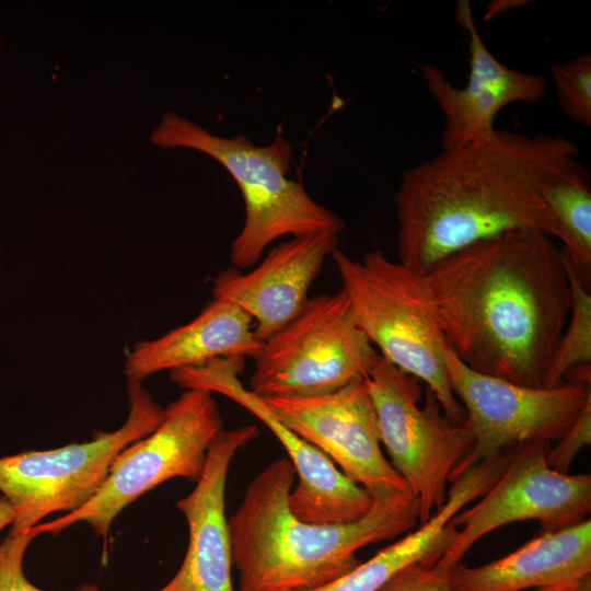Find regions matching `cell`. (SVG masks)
<instances>
[{
  "label": "cell",
  "instance_id": "f1b7e54d",
  "mask_svg": "<svg viewBox=\"0 0 591 591\" xmlns=\"http://www.w3.org/2000/svg\"><path fill=\"white\" fill-rule=\"evenodd\" d=\"M569 591H591V575L578 580Z\"/></svg>",
  "mask_w": 591,
  "mask_h": 591
},
{
  "label": "cell",
  "instance_id": "5bb4252c",
  "mask_svg": "<svg viewBox=\"0 0 591 591\" xmlns=\"http://www.w3.org/2000/svg\"><path fill=\"white\" fill-rule=\"evenodd\" d=\"M259 434L255 425L222 429L211 442L201 476L177 509L188 526V546L177 572L155 591H235L225 517V485L240 449Z\"/></svg>",
  "mask_w": 591,
  "mask_h": 591
},
{
  "label": "cell",
  "instance_id": "8992f818",
  "mask_svg": "<svg viewBox=\"0 0 591 591\" xmlns=\"http://www.w3.org/2000/svg\"><path fill=\"white\" fill-rule=\"evenodd\" d=\"M127 418L114 431H97L82 443L0 457V493L14 510L10 534L84 506L105 482L115 457L161 424L164 408L141 381L127 380Z\"/></svg>",
  "mask_w": 591,
  "mask_h": 591
},
{
  "label": "cell",
  "instance_id": "9c48e42d",
  "mask_svg": "<svg viewBox=\"0 0 591 591\" xmlns=\"http://www.w3.org/2000/svg\"><path fill=\"white\" fill-rule=\"evenodd\" d=\"M445 367L473 437L451 483L477 463L519 445L558 441L591 399V366L570 371L555 386H525L472 370L447 344Z\"/></svg>",
  "mask_w": 591,
  "mask_h": 591
},
{
  "label": "cell",
  "instance_id": "83f0119b",
  "mask_svg": "<svg viewBox=\"0 0 591 591\" xmlns=\"http://www.w3.org/2000/svg\"><path fill=\"white\" fill-rule=\"evenodd\" d=\"M14 521V510L10 502L0 496V531L10 525Z\"/></svg>",
  "mask_w": 591,
  "mask_h": 591
},
{
  "label": "cell",
  "instance_id": "2e32d148",
  "mask_svg": "<svg viewBox=\"0 0 591 591\" xmlns=\"http://www.w3.org/2000/svg\"><path fill=\"white\" fill-rule=\"evenodd\" d=\"M591 575V520L540 533L520 548L478 567L461 563L449 579L454 591H522L572 586Z\"/></svg>",
  "mask_w": 591,
  "mask_h": 591
},
{
  "label": "cell",
  "instance_id": "e0dca14e",
  "mask_svg": "<svg viewBox=\"0 0 591 591\" xmlns=\"http://www.w3.org/2000/svg\"><path fill=\"white\" fill-rule=\"evenodd\" d=\"M252 318L239 306L212 299L188 323L152 339H143L126 354L127 380L143 381L162 372L196 367L220 358L254 357L260 341Z\"/></svg>",
  "mask_w": 591,
  "mask_h": 591
},
{
  "label": "cell",
  "instance_id": "ac0fdd59",
  "mask_svg": "<svg viewBox=\"0 0 591 591\" xmlns=\"http://www.w3.org/2000/svg\"><path fill=\"white\" fill-rule=\"evenodd\" d=\"M506 464L507 454L502 453L470 467L452 482L443 507L418 530L387 545L337 580L309 591H376L407 566L436 565L457 532L450 523L451 518L482 497L497 480Z\"/></svg>",
  "mask_w": 591,
  "mask_h": 591
},
{
  "label": "cell",
  "instance_id": "277c9868",
  "mask_svg": "<svg viewBox=\"0 0 591 591\" xmlns=\"http://www.w3.org/2000/svg\"><path fill=\"white\" fill-rule=\"evenodd\" d=\"M150 141L161 149L186 148L205 153L237 184L245 218L230 248L234 268L255 266L267 246L282 236L323 231L338 234L346 227L339 216L313 200L301 183L287 176L292 147L280 134L266 146H255L245 135L217 136L167 112L152 129Z\"/></svg>",
  "mask_w": 591,
  "mask_h": 591
},
{
  "label": "cell",
  "instance_id": "52a82bcc",
  "mask_svg": "<svg viewBox=\"0 0 591 591\" xmlns=\"http://www.w3.org/2000/svg\"><path fill=\"white\" fill-rule=\"evenodd\" d=\"M222 429L212 393L185 390L164 407L163 420L151 433L115 457L94 497L73 512L31 528L32 532L56 535L85 522L97 536L106 537L116 517L158 485L176 477L197 483L208 449Z\"/></svg>",
  "mask_w": 591,
  "mask_h": 591
},
{
  "label": "cell",
  "instance_id": "3957f363",
  "mask_svg": "<svg viewBox=\"0 0 591 591\" xmlns=\"http://www.w3.org/2000/svg\"><path fill=\"white\" fill-rule=\"evenodd\" d=\"M296 473L289 460L266 465L247 485L229 517L236 591H309L355 569L357 552L392 540L419 523L418 498L408 489L374 499L369 512L347 523L313 524L299 520L288 497Z\"/></svg>",
  "mask_w": 591,
  "mask_h": 591
},
{
  "label": "cell",
  "instance_id": "7a4b0ae2",
  "mask_svg": "<svg viewBox=\"0 0 591 591\" xmlns=\"http://www.w3.org/2000/svg\"><path fill=\"white\" fill-rule=\"evenodd\" d=\"M577 157L578 148L564 136L496 129L408 169L394 195L398 262L425 275L445 257L506 232L560 241L541 189Z\"/></svg>",
  "mask_w": 591,
  "mask_h": 591
},
{
  "label": "cell",
  "instance_id": "603a6c76",
  "mask_svg": "<svg viewBox=\"0 0 591 591\" xmlns=\"http://www.w3.org/2000/svg\"><path fill=\"white\" fill-rule=\"evenodd\" d=\"M564 113L583 127H591V56L579 55L549 68Z\"/></svg>",
  "mask_w": 591,
  "mask_h": 591
},
{
  "label": "cell",
  "instance_id": "4fadbf2b",
  "mask_svg": "<svg viewBox=\"0 0 591 591\" xmlns=\"http://www.w3.org/2000/svg\"><path fill=\"white\" fill-rule=\"evenodd\" d=\"M262 398L285 425L322 451L373 500L409 489L383 455L366 379L321 396Z\"/></svg>",
  "mask_w": 591,
  "mask_h": 591
},
{
  "label": "cell",
  "instance_id": "5b68a950",
  "mask_svg": "<svg viewBox=\"0 0 591 591\" xmlns=\"http://www.w3.org/2000/svg\"><path fill=\"white\" fill-rule=\"evenodd\" d=\"M332 257L357 322L378 354L425 382L445 417L463 424L465 413L445 367L447 341L429 306L421 275L380 250L357 260L337 248Z\"/></svg>",
  "mask_w": 591,
  "mask_h": 591
},
{
  "label": "cell",
  "instance_id": "7c38bea8",
  "mask_svg": "<svg viewBox=\"0 0 591 591\" xmlns=\"http://www.w3.org/2000/svg\"><path fill=\"white\" fill-rule=\"evenodd\" d=\"M244 358H220L170 372L184 390L218 393L259 419L278 439L293 466L298 484L289 497L291 512L313 524L356 521L369 512L372 496L350 480L322 451L285 425L265 401L240 381Z\"/></svg>",
  "mask_w": 591,
  "mask_h": 591
},
{
  "label": "cell",
  "instance_id": "7402d4cb",
  "mask_svg": "<svg viewBox=\"0 0 591 591\" xmlns=\"http://www.w3.org/2000/svg\"><path fill=\"white\" fill-rule=\"evenodd\" d=\"M564 259L571 289V306L568 322L547 371L544 386L558 385L564 382L566 375L573 369L591 366L590 288L580 281L565 256Z\"/></svg>",
  "mask_w": 591,
  "mask_h": 591
},
{
  "label": "cell",
  "instance_id": "d4e9b609",
  "mask_svg": "<svg viewBox=\"0 0 591 591\" xmlns=\"http://www.w3.org/2000/svg\"><path fill=\"white\" fill-rule=\"evenodd\" d=\"M549 448L548 465L559 473L568 470L579 451L591 443V399H589L567 432Z\"/></svg>",
  "mask_w": 591,
  "mask_h": 591
},
{
  "label": "cell",
  "instance_id": "9a60e30c",
  "mask_svg": "<svg viewBox=\"0 0 591 591\" xmlns=\"http://www.w3.org/2000/svg\"><path fill=\"white\" fill-rule=\"evenodd\" d=\"M337 248L338 234L331 231L293 236L274 246L248 271L234 267L220 271L212 280L213 298L248 314L262 343L303 309L312 282Z\"/></svg>",
  "mask_w": 591,
  "mask_h": 591
},
{
  "label": "cell",
  "instance_id": "8fae6325",
  "mask_svg": "<svg viewBox=\"0 0 591 591\" xmlns=\"http://www.w3.org/2000/svg\"><path fill=\"white\" fill-rule=\"evenodd\" d=\"M551 443L519 445L507 452V464L480 500L454 514L457 530L436 566L445 572L461 563L479 538L506 524L537 520L540 533L575 525L591 511V474H568L547 463Z\"/></svg>",
  "mask_w": 591,
  "mask_h": 591
},
{
  "label": "cell",
  "instance_id": "cb8c5ba5",
  "mask_svg": "<svg viewBox=\"0 0 591 591\" xmlns=\"http://www.w3.org/2000/svg\"><path fill=\"white\" fill-rule=\"evenodd\" d=\"M37 537L32 530L8 534L0 541V591H45L25 576L23 560L27 547ZM73 591H103L95 584H82Z\"/></svg>",
  "mask_w": 591,
  "mask_h": 591
},
{
  "label": "cell",
  "instance_id": "6da1fadb",
  "mask_svg": "<svg viewBox=\"0 0 591 591\" xmlns=\"http://www.w3.org/2000/svg\"><path fill=\"white\" fill-rule=\"evenodd\" d=\"M421 277L445 341L465 366L544 386L571 306L564 253L552 237L530 231L495 235Z\"/></svg>",
  "mask_w": 591,
  "mask_h": 591
},
{
  "label": "cell",
  "instance_id": "484cf974",
  "mask_svg": "<svg viewBox=\"0 0 591 591\" xmlns=\"http://www.w3.org/2000/svg\"><path fill=\"white\" fill-rule=\"evenodd\" d=\"M449 573L436 565L415 564L396 572L376 591H454Z\"/></svg>",
  "mask_w": 591,
  "mask_h": 591
},
{
  "label": "cell",
  "instance_id": "ffe728a7",
  "mask_svg": "<svg viewBox=\"0 0 591 591\" xmlns=\"http://www.w3.org/2000/svg\"><path fill=\"white\" fill-rule=\"evenodd\" d=\"M421 72L428 93L443 114L442 149L474 143L494 134L495 118L507 106L503 101L453 85L438 66L424 65Z\"/></svg>",
  "mask_w": 591,
  "mask_h": 591
},
{
  "label": "cell",
  "instance_id": "44dd1931",
  "mask_svg": "<svg viewBox=\"0 0 591 591\" xmlns=\"http://www.w3.org/2000/svg\"><path fill=\"white\" fill-rule=\"evenodd\" d=\"M454 16L468 34L470 72L464 86L466 91L496 96L507 105L517 102L535 103L545 95L547 84L543 77L511 69L490 53L478 33L470 1L459 0Z\"/></svg>",
  "mask_w": 591,
  "mask_h": 591
},
{
  "label": "cell",
  "instance_id": "ba28073f",
  "mask_svg": "<svg viewBox=\"0 0 591 591\" xmlns=\"http://www.w3.org/2000/svg\"><path fill=\"white\" fill-rule=\"evenodd\" d=\"M378 351L341 288L310 298L298 315L262 341L250 390L260 397H314L366 379Z\"/></svg>",
  "mask_w": 591,
  "mask_h": 591
},
{
  "label": "cell",
  "instance_id": "4316f807",
  "mask_svg": "<svg viewBox=\"0 0 591 591\" xmlns=\"http://www.w3.org/2000/svg\"><path fill=\"white\" fill-rule=\"evenodd\" d=\"M526 1H518V0H503V1H494L488 4L486 16L488 19H491L496 14H499V12H506L509 9L517 8L519 3H525Z\"/></svg>",
  "mask_w": 591,
  "mask_h": 591
},
{
  "label": "cell",
  "instance_id": "d6986e66",
  "mask_svg": "<svg viewBox=\"0 0 591 591\" xmlns=\"http://www.w3.org/2000/svg\"><path fill=\"white\" fill-rule=\"evenodd\" d=\"M542 195L561 231L563 253L580 281L591 280V185L588 170L569 160L542 186Z\"/></svg>",
  "mask_w": 591,
  "mask_h": 591
},
{
  "label": "cell",
  "instance_id": "f546056e",
  "mask_svg": "<svg viewBox=\"0 0 591 591\" xmlns=\"http://www.w3.org/2000/svg\"><path fill=\"white\" fill-rule=\"evenodd\" d=\"M572 586H560V587H553V588H546V589H537L535 591H569Z\"/></svg>",
  "mask_w": 591,
  "mask_h": 591
},
{
  "label": "cell",
  "instance_id": "30bf717a",
  "mask_svg": "<svg viewBox=\"0 0 591 591\" xmlns=\"http://www.w3.org/2000/svg\"><path fill=\"white\" fill-rule=\"evenodd\" d=\"M366 382L372 397L381 444L391 464L418 498L419 524L447 500V483L471 450L465 422L449 420L434 394L421 399L420 381L378 355Z\"/></svg>",
  "mask_w": 591,
  "mask_h": 591
}]
</instances>
